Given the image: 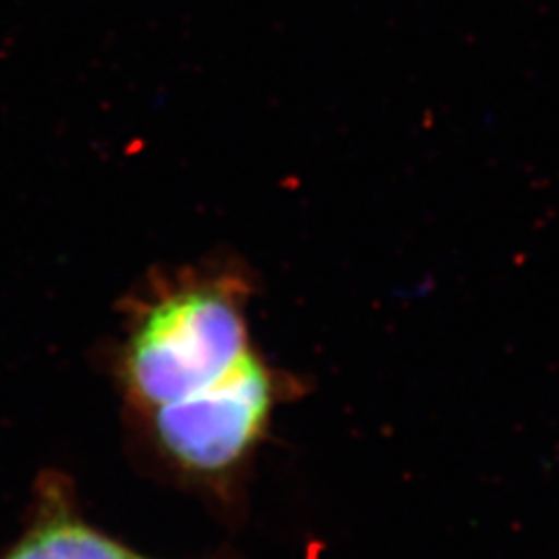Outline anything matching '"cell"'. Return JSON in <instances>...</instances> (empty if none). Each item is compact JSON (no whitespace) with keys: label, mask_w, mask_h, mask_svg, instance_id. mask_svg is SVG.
<instances>
[{"label":"cell","mask_w":559,"mask_h":559,"mask_svg":"<svg viewBox=\"0 0 559 559\" xmlns=\"http://www.w3.org/2000/svg\"><path fill=\"white\" fill-rule=\"evenodd\" d=\"M253 278L235 261L156 272L122 305L112 376L131 417L191 399L228 378L255 344Z\"/></svg>","instance_id":"obj_1"},{"label":"cell","mask_w":559,"mask_h":559,"mask_svg":"<svg viewBox=\"0 0 559 559\" xmlns=\"http://www.w3.org/2000/svg\"><path fill=\"white\" fill-rule=\"evenodd\" d=\"M0 559H154L92 526L81 516L73 489L59 475L38 485L34 516L21 539Z\"/></svg>","instance_id":"obj_3"},{"label":"cell","mask_w":559,"mask_h":559,"mask_svg":"<svg viewBox=\"0 0 559 559\" xmlns=\"http://www.w3.org/2000/svg\"><path fill=\"white\" fill-rule=\"evenodd\" d=\"M299 394L300 381L255 348L216 385L133 419L170 468L189 479L218 485L233 479L251 460L276 411Z\"/></svg>","instance_id":"obj_2"}]
</instances>
